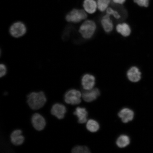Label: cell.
Wrapping results in <instances>:
<instances>
[{"label": "cell", "mask_w": 153, "mask_h": 153, "mask_svg": "<svg viewBox=\"0 0 153 153\" xmlns=\"http://www.w3.org/2000/svg\"><path fill=\"white\" fill-rule=\"evenodd\" d=\"M0 76L1 77L5 76L6 74L7 70L6 67L5 65L4 64H1L0 65Z\"/></svg>", "instance_id": "cell-23"}, {"label": "cell", "mask_w": 153, "mask_h": 153, "mask_svg": "<svg viewBox=\"0 0 153 153\" xmlns=\"http://www.w3.org/2000/svg\"><path fill=\"white\" fill-rule=\"evenodd\" d=\"M112 5L116 6L122 5L125 2L126 0H112Z\"/></svg>", "instance_id": "cell-24"}, {"label": "cell", "mask_w": 153, "mask_h": 153, "mask_svg": "<svg viewBox=\"0 0 153 153\" xmlns=\"http://www.w3.org/2000/svg\"><path fill=\"white\" fill-rule=\"evenodd\" d=\"M22 131L20 129L15 130L11 134L10 139L11 143L16 146H19L23 143L25 138L22 135Z\"/></svg>", "instance_id": "cell-11"}, {"label": "cell", "mask_w": 153, "mask_h": 153, "mask_svg": "<svg viewBox=\"0 0 153 153\" xmlns=\"http://www.w3.org/2000/svg\"><path fill=\"white\" fill-rule=\"evenodd\" d=\"M87 17V13L84 10L74 9L66 15V20L68 22L77 23L85 20Z\"/></svg>", "instance_id": "cell-3"}, {"label": "cell", "mask_w": 153, "mask_h": 153, "mask_svg": "<svg viewBox=\"0 0 153 153\" xmlns=\"http://www.w3.org/2000/svg\"><path fill=\"white\" fill-rule=\"evenodd\" d=\"M95 78L91 74H85L82 76L81 83L84 89L88 90L93 88L95 85Z\"/></svg>", "instance_id": "cell-9"}, {"label": "cell", "mask_w": 153, "mask_h": 153, "mask_svg": "<svg viewBox=\"0 0 153 153\" xmlns=\"http://www.w3.org/2000/svg\"><path fill=\"white\" fill-rule=\"evenodd\" d=\"M31 123L34 129L38 131L43 130L46 126L45 118L41 114L38 113L34 114L32 116Z\"/></svg>", "instance_id": "cell-6"}, {"label": "cell", "mask_w": 153, "mask_h": 153, "mask_svg": "<svg viewBox=\"0 0 153 153\" xmlns=\"http://www.w3.org/2000/svg\"><path fill=\"white\" fill-rule=\"evenodd\" d=\"M27 97L28 106L33 110H37L42 108L47 101L46 97L43 91L33 92L30 94Z\"/></svg>", "instance_id": "cell-1"}, {"label": "cell", "mask_w": 153, "mask_h": 153, "mask_svg": "<svg viewBox=\"0 0 153 153\" xmlns=\"http://www.w3.org/2000/svg\"><path fill=\"white\" fill-rule=\"evenodd\" d=\"M106 14L110 16H112L116 20H120L121 18L120 11L118 10L109 7L106 10Z\"/></svg>", "instance_id": "cell-20"}, {"label": "cell", "mask_w": 153, "mask_h": 153, "mask_svg": "<svg viewBox=\"0 0 153 153\" xmlns=\"http://www.w3.org/2000/svg\"><path fill=\"white\" fill-rule=\"evenodd\" d=\"M83 7L86 13L93 14L96 11L97 8V2L95 0H85Z\"/></svg>", "instance_id": "cell-14"}, {"label": "cell", "mask_w": 153, "mask_h": 153, "mask_svg": "<svg viewBox=\"0 0 153 153\" xmlns=\"http://www.w3.org/2000/svg\"><path fill=\"white\" fill-rule=\"evenodd\" d=\"M141 73L138 68L132 66L127 72V76L130 81L133 82H139L141 79Z\"/></svg>", "instance_id": "cell-10"}, {"label": "cell", "mask_w": 153, "mask_h": 153, "mask_svg": "<svg viewBox=\"0 0 153 153\" xmlns=\"http://www.w3.org/2000/svg\"><path fill=\"white\" fill-rule=\"evenodd\" d=\"M134 3L141 7H148L150 0H133Z\"/></svg>", "instance_id": "cell-22"}, {"label": "cell", "mask_w": 153, "mask_h": 153, "mask_svg": "<svg viewBox=\"0 0 153 153\" xmlns=\"http://www.w3.org/2000/svg\"><path fill=\"white\" fill-rule=\"evenodd\" d=\"M118 116L121 118L124 123H127L132 120L134 117V113L132 110L128 108H124L120 110Z\"/></svg>", "instance_id": "cell-13"}, {"label": "cell", "mask_w": 153, "mask_h": 153, "mask_svg": "<svg viewBox=\"0 0 153 153\" xmlns=\"http://www.w3.org/2000/svg\"><path fill=\"white\" fill-rule=\"evenodd\" d=\"M97 8L101 12L106 11L111 4H112V0H97Z\"/></svg>", "instance_id": "cell-18"}, {"label": "cell", "mask_w": 153, "mask_h": 153, "mask_svg": "<svg viewBox=\"0 0 153 153\" xmlns=\"http://www.w3.org/2000/svg\"><path fill=\"white\" fill-rule=\"evenodd\" d=\"M100 94L98 89L95 88L84 91L82 97L84 101L87 102H91L96 100Z\"/></svg>", "instance_id": "cell-7"}, {"label": "cell", "mask_w": 153, "mask_h": 153, "mask_svg": "<svg viewBox=\"0 0 153 153\" xmlns=\"http://www.w3.org/2000/svg\"><path fill=\"white\" fill-rule=\"evenodd\" d=\"M26 31L25 25L20 22L14 23L9 28V33L11 36L16 38L22 37L25 34Z\"/></svg>", "instance_id": "cell-5"}, {"label": "cell", "mask_w": 153, "mask_h": 153, "mask_svg": "<svg viewBox=\"0 0 153 153\" xmlns=\"http://www.w3.org/2000/svg\"><path fill=\"white\" fill-rule=\"evenodd\" d=\"M97 25L94 21L87 20L80 26L79 32L84 39H91L94 35L97 30Z\"/></svg>", "instance_id": "cell-2"}, {"label": "cell", "mask_w": 153, "mask_h": 153, "mask_svg": "<svg viewBox=\"0 0 153 153\" xmlns=\"http://www.w3.org/2000/svg\"><path fill=\"white\" fill-rule=\"evenodd\" d=\"M101 23L104 31L107 33H110L114 28V24L110 18V16L106 14L101 19Z\"/></svg>", "instance_id": "cell-12"}, {"label": "cell", "mask_w": 153, "mask_h": 153, "mask_svg": "<svg viewBox=\"0 0 153 153\" xmlns=\"http://www.w3.org/2000/svg\"><path fill=\"white\" fill-rule=\"evenodd\" d=\"M87 128L91 132H95L98 131L99 125L98 122L93 120H90L88 121L86 125Z\"/></svg>", "instance_id": "cell-19"}, {"label": "cell", "mask_w": 153, "mask_h": 153, "mask_svg": "<svg viewBox=\"0 0 153 153\" xmlns=\"http://www.w3.org/2000/svg\"><path fill=\"white\" fill-rule=\"evenodd\" d=\"M72 153H90L89 149L85 146H76L73 149Z\"/></svg>", "instance_id": "cell-21"}, {"label": "cell", "mask_w": 153, "mask_h": 153, "mask_svg": "<svg viewBox=\"0 0 153 153\" xmlns=\"http://www.w3.org/2000/svg\"><path fill=\"white\" fill-rule=\"evenodd\" d=\"M66 112V107L64 105L59 103L53 105L51 110V114L59 119H63Z\"/></svg>", "instance_id": "cell-8"}, {"label": "cell", "mask_w": 153, "mask_h": 153, "mask_svg": "<svg viewBox=\"0 0 153 153\" xmlns=\"http://www.w3.org/2000/svg\"><path fill=\"white\" fill-rule=\"evenodd\" d=\"M81 92L76 89H71L66 92L65 94L64 100L68 104L78 105L81 102Z\"/></svg>", "instance_id": "cell-4"}, {"label": "cell", "mask_w": 153, "mask_h": 153, "mask_svg": "<svg viewBox=\"0 0 153 153\" xmlns=\"http://www.w3.org/2000/svg\"><path fill=\"white\" fill-rule=\"evenodd\" d=\"M130 143L128 136L125 135H120L116 141V144L120 148H124L128 146Z\"/></svg>", "instance_id": "cell-17"}, {"label": "cell", "mask_w": 153, "mask_h": 153, "mask_svg": "<svg viewBox=\"0 0 153 153\" xmlns=\"http://www.w3.org/2000/svg\"><path fill=\"white\" fill-rule=\"evenodd\" d=\"M116 30L118 33L124 37H128L131 32V27L126 23L118 24L116 26Z\"/></svg>", "instance_id": "cell-16"}, {"label": "cell", "mask_w": 153, "mask_h": 153, "mask_svg": "<svg viewBox=\"0 0 153 153\" xmlns=\"http://www.w3.org/2000/svg\"><path fill=\"white\" fill-rule=\"evenodd\" d=\"M74 114L77 116L79 123H84L87 122L88 113L85 108L77 107Z\"/></svg>", "instance_id": "cell-15"}]
</instances>
